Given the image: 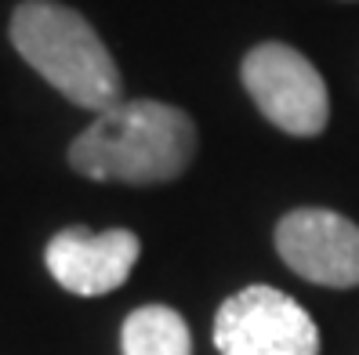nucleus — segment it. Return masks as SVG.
I'll use <instances>...</instances> for the list:
<instances>
[{
  "mask_svg": "<svg viewBox=\"0 0 359 355\" xmlns=\"http://www.w3.org/2000/svg\"><path fill=\"white\" fill-rule=\"evenodd\" d=\"M196 153V127L163 102H116L69 145L73 171L95 181L153 185L178 178Z\"/></svg>",
  "mask_w": 359,
  "mask_h": 355,
  "instance_id": "nucleus-1",
  "label": "nucleus"
},
{
  "mask_svg": "<svg viewBox=\"0 0 359 355\" xmlns=\"http://www.w3.org/2000/svg\"><path fill=\"white\" fill-rule=\"evenodd\" d=\"M11 44L73 106L105 113L120 102V69L80 11L26 0L11 15Z\"/></svg>",
  "mask_w": 359,
  "mask_h": 355,
  "instance_id": "nucleus-2",
  "label": "nucleus"
},
{
  "mask_svg": "<svg viewBox=\"0 0 359 355\" xmlns=\"http://www.w3.org/2000/svg\"><path fill=\"white\" fill-rule=\"evenodd\" d=\"M243 88L269 123L294 138H312L327 127L330 98L320 69L287 44H258L243 58Z\"/></svg>",
  "mask_w": 359,
  "mask_h": 355,
  "instance_id": "nucleus-3",
  "label": "nucleus"
},
{
  "mask_svg": "<svg viewBox=\"0 0 359 355\" xmlns=\"http://www.w3.org/2000/svg\"><path fill=\"white\" fill-rule=\"evenodd\" d=\"M215 344L222 355H320V330L283 290L247 286L218 308Z\"/></svg>",
  "mask_w": 359,
  "mask_h": 355,
  "instance_id": "nucleus-4",
  "label": "nucleus"
},
{
  "mask_svg": "<svg viewBox=\"0 0 359 355\" xmlns=\"http://www.w3.org/2000/svg\"><path fill=\"white\" fill-rule=\"evenodd\" d=\"M280 258L309 283L355 286L359 283V225L323 211L302 207L276 225Z\"/></svg>",
  "mask_w": 359,
  "mask_h": 355,
  "instance_id": "nucleus-5",
  "label": "nucleus"
},
{
  "mask_svg": "<svg viewBox=\"0 0 359 355\" xmlns=\"http://www.w3.org/2000/svg\"><path fill=\"white\" fill-rule=\"evenodd\" d=\"M142 254V243L128 228L109 232H88V228H66L48 243V272L58 286L80 298H98L123 286Z\"/></svg>",
  "mask_w": 359,
  "mask_h": 355,
  "instance_id": "nucleus-6",
  "label": "nucleus"
},
{
  "mask_svg": "<svg viewBox=\"0 0 359 355\" xmlns=\"http://www.w3.org/2000/svg\"><path fill=\"white\" fill-rule=\"evenodd\" d=\"M120 348L123 355H193V337L175 308L145 305L123 319Z\"/></svg>",
  "mask_w": 359,
  "mask_h": 355,
  "instance_id": "nucleus-7",
  "label": "nucleus"
}]
</instances>
